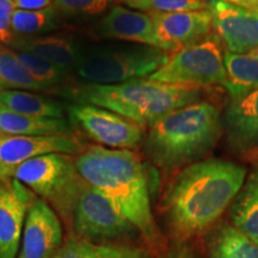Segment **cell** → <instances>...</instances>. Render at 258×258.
I'll return each instance as SVG.
<instances>
[{
    "label": "cell",
    "mask_w": 258,
    "mask_h": 258,
    "mask_svg": "<svg viewBox=\"0 0 258 258\" xmlns=\"http://www.w3.org/2000/svg\"><path fill=\"white\" fill-rule=\"evenodd\" d=\"M245 178V167L227 160L207 159L183 167L164 196L173 233L185 239L214 225L234 201Z\"/></svg>",
    "instance_id": "1"
},
{
    "label": "cell",
    "mask_w": 258,
    "mask_h": 258,
    "mask_svg": "<svg viewBox=\"0 0 258 258\" xmlns=\"http://www.w3.org/2000/svg\"><path fill=\"white\" fill-rule=\"evenodd\" d=\"M76 166L80 177L99 190L139 233L148 240L156 238L146 170L137 153L91 145L76 157Z\"/></svg>",
    "instance_id": "2"
},
{
    "label": "cell",
    "mask_w": 258,
    "mask_h": 258,
    "mask_svg": "<svg viewBox=\"0 0 258 258\" xmlns=\"http://www.w3.org/2000/svg\"><path fill=\"white\" fill-rule=\"evenodd\" d=\"M218 108L196 102L171 111L158 120L145 138L144 151L161 170L173 171L206 156L221 135Z\"/></svg>",
    "instance_id": "3"
},
{
    "label": "cell",
    "mask_w": 258,
    "mask_h": 258,
    "mask_svg": "<svg viewBox=\"0 0 258 258\" xmlns=\"http://www.w3.org/2000/svg\"><path fill=\"white\" fill-rule=\"evenodd\" d=\"M74 95L82 104L101 106L145 129L171 111L199 102L202 89L140 78L112 85L88 84Z\"/></svg>",
    "instance_id": "4"
},
{
    "label": "cell",
    "mask_w": 258,
    "mask_h": 258,
    "mask_svg": "<svg viewBox=\"0 0 258 258\" xmlns=\"http://www.w3.org/2000/svg\"><path fill=\"white\" fill-rule=\"evenodd\" d=\"M170 55L144 44L96 46L82 49L74 70L89 84L112 85L150 77L169 61Z\"/></svg>",
    "instance_id": "5"
},
{
    "label": "cell",
    "mask_w": 258,
    "mask_h": 258,
    "mask_svg": "<svg viewBox=\"0 0 258 258\" xmlns=\"http://www.w3.org/2000/svg\"><path fill=\"white\" fill-rule=\"evenodd\" d=\"M14 178L46 201L60 219L71 226L83 183L76 166V157L50 153L34 158L16 170Z\"/></svg>",
    "instance_id": "6"
},
{
    "label": "cell",
    "mask_w": 258,
    "mask_h": 258,
    "mask_svg": "<svg viewBox=\"0 0 258 258\" xmlns=\"http://www.w3.org/2000/svg\"><path fill=\"white\" fill-rule=\"evenodd\" d=\"M154 82L206 88L224 85L226 71L219 42L207 37L170 55L167 62L147 77Z\"/></svg>",
    "instance_id": "7"
},
{
    "label": "cell",
    "mask_w": 258,
    "mask_h": 258,
    "mask_svg": "<svg viewBox=\"0 0 258 258\" xmlns=\"http://www.w3.org/2000/svg\"><path fill=\"white\" fill-rule=\"evenodd\" d=\"M70 227L74 237L92 243H112L139 233L99 190L84 179Z\"/></svg>",
    "instance_id": "8"
},
{
    "label": "cell",
    "mask_w": 258,
    "mask_h": 258,
    "mask_svg": "<svg viewBox=\"0 0 258 258\" xmlns=\"http://www.w3.org/2000/svg\"><path fill=\"white\" fill-rule=\"evenodd\" d=\"M69 116L70 123L77 125L99 146L132 151L144 140L143 127L101 106L80 103L70 106Z\"/></svg>",
    "instance_id": "9"
},
{
    "label": "cell",
    "mask_w": 258,
    "mask_h": 258,
    "mask_svg": "<svg viewBox=\"0 0 258 258\" xmlns=\"http://www.w3.org/2000/svg\"><path fill=\"white\" fill-rule=\"evenodd\" d=\"M85 146L74 135L12 137L0 134V183L14 179L16 170L25 161L50 153L77 157Z\"/></svg>",
    "instance_id": "10"
},
{
    "label": "cell",
    "mask_w": 258,
    "mask_h": 258,
    "mask_svg": "<svg viewBox=\"0 0 258 258\" xmlns=\"http://www.w3.org/2000/svg\"><path fill=\"white\" fill-rule=\"evenodd\" d=\"M63 244L62 222L46 201L35 196L28 209L16 258H53Z\"/></svg>",
    "instance_id": "11"
},
{
    "label": "cell",
    "mask_w": 258,
    "mask_h": 258,
    "mask_svg": "<svg viewBox=\"0 0 258 258\" xmlns=\"http://www.w3.org/2000/svg\"><path fill=\"white\" fill-rule=\"evenodd\" d=\"M213 29L230 53L246 54L258 49V12L208 0Z\"/></svg>",
    "instance_id": "12"
},
{
    "label": "cell",
    "mask_w": 258,
    "mask_h": 258,
    "mask_svg": "<svg viewBox=\"0 0 258 258\" xmlns=\"http://www.w3.org/2000/svg\"><path fill=\"white\" fill-rule=\"evenodd\" d=\"M35 194L17 179L0 183V258H16Z\"/></svg>",
    "instance_id": "13"
},
{
    "label": "cell",
    "mask_w": 258,
    "mask_h": 258,
    "mask_svg": "<svg viewBox=\"0 0 258 258\" xmlns=\"http://www.w3.org/2000/svg\"><path fill=\"white\" fill-rule=\"evenodd\" d=\"M148 15L153 19L156 34L163 50L171 54L206 40L213 29L212 15L208 9Z\"/></svg>",
    "instance_id": "14"
},
{
    "label": "cell",
    "mask_w": 258,
    "mask_h": 258,
    "mask_svg": "<svg viewBox=\"0 0 258 258\" xmlns=\"http://www.w3.org/2000/svg\"><path fill=\"white\" fill-rule=\"evenodd\" d=\"M98 30L105 38L133 42L163 50L153 19L147 12L114 6L101 21Z\"/></svg>",
    "instance_id": "15"
},
{
    "label": "cell",
    "mask_w": 258,
    "mask_h": 258,
    "mask_svg": "<svg viewBox=\"0 0 258 258\" xmlns=\"http://www.w3.org/2000/svg\"><path fill=\"white\" fill-rule=\"evenodd\" d=\"M228 141L240 151L258 150V88L231 101L225 116Z\"/></svg>",
    "instance_id": "16"
},
{
    "label": "cell",
    "mask_w": 258,
    "mask_h": 258,
    "mask_svg": "<svg viewBox=\"0 0 258 258\" xmlns=\"http://www.w3.org/2000/svg\"><path fill=\"white\" fill-rule=\"evenodd\" d=\"M10 48L42 57L66 73L76 69L82 53L76 42L61 36L16 37Z\"/></svg>",
    "instance_id": "17"
},
{
    "label": "cell",
    "mask_w": 258,
    "mask_h": 258,
    "mask_svg": "<svg viewBox=\"0 0 258 258\" xmlns=\"http://www.w3.org/2000/svg\"><path fill=\"white\" fill-rule=\"evenodd\" d=\"M0 134L12 137L73 135L72 125L66 118L31 117L10 110L0 104Z\"/></svg>",
    "instance_id": "18"
},
{
    "label": "cell",
    "mask_w": 258,
    "mask_h": 258,
    "mask_svg": "<svg viewBox=\"0 0 258 258\" xmlns=\"http://www.w3.org/2000/svg\"><path fill=\"white\" fill-rule=\"evenodd\" d=\"M226 79L224 86L231 101L239 99L258 88V55L227 53L224 55Z\"/></svg>",
    "instance_id": "19"
},
{
    "label": "cell",
    "mask_w": 258,
    "mask_h": 258,
    "mask_svg": "<svg viewBox=\"0 0 258 258\" xmlns=\"http://www.w3.org/2000/svg\"><path fill=\"white\" fill-rule=\"evenodd\" d=\"M232 226L258 244V170L245 178L231 206Z\"/></svg>",
    "instance_id": "20"
},
{
    "label": "cell",
    "mask_w": 258,
    "mask_h": 258,
    "mask_svg": "<svg viewBox=\"0 0 258 258\" xmlns=\"http://www.w3.org/2000/svg\"><path fill=\"white\" fill-rule=\"evenodd\" d=\"M53 258H151L140 247L115 243H92L77 237L67 239Z\"/></svg>",
    "instance_id": "21"
},
{
    "label": "cell",
    "mask_w": 258,
    "mask_h": 258,
    "mask_svg": "<svg viewBox=\"0 0 258 258\" xmlns=\"http://www.w3.org/2000/svg\"><path fill=\"white\" fill-rule=\"evenodd\" d=\"M0 104L10 110L31 117L64 118L63 108L53 99L25 90H2Z\"/></svg>",
    "instance_id": "22"
},
{
    "label": "cell",
    "mask_w": 258,
    "mask_h": 258,
    "mask_svg": "<svg viewBox=\"0 0 258 258\" xmlns=\"http://www.w3.org/2000/svg\"><path fill=\"white\" fill-rule=\"evenodd\" d=\"M208 258H258V244L232 225L224 224L209 240Z\"/></svg>",
    "instance_id": "23"
},
{
    "label": "cell",
    "mask_w": 258,
    "mask_h": 258,
    "mask_svg": "<svg viewBox=\"0 0 258 258\" xmlns=\"http://www.w3.org/2000/svg\"><path fill=\"white\" fill-rule=\"evenodd\" d=\"M59 12L53 5L42 10L25 11L16 9L12 16L11 30L15 37H32L57 28Z\"/></svg>",
    "instance_id": "24"
},
{
    "label": "cell",
    "mask_w": 258,
    "mask_h": 258,
    "mask_svg": "<svg viewBox=\"0 0 258 258\" xmlns=\"http://www.w3.org/2000/svg\"><path fill=\"white\" fill-rule=\"evenodd\" d=\"M0 89L25 91L46 90L29 74L18 60L16 51L5 46H0Z\"/></svg>",
    "instance_id": "25"
},
{
    "label": "cell",
    "mask_w": 258,
    "mask_h": 258,
    "mask_svg": "<svg viewBox=\"0 0 258 258\" xmlns=\"http://www.w3.org/2000/svg\"><path fill=\"white\" fill-rule=\"evenodd\" d=\"M16 51L18 60L27 69L29 74L38 84H41L44 89H49L50 86L56 85L66 78V72L48 62L47 60L38 57L34 54L24 53V51Z\"/></svg>",
    "instance_id": "26"
},
{
    "label": "cell",
    "mask_w": 258,
    "mask_h": 258,
    "mask_svg": "<svg viewBox=\"0 0 258 258\" xmlns=\"http://www.w3.org/2000/svg\"><path fill=\"white\" fill-rule=\"evenodd\" d=\"M111 0H51V5L61 15L88 17L102 14Z\"/></svg>",
    "instance_id": "27"
},
{
    "label": "cell",
    "mask_w": 258,
    "mask_h": 258,
    "mask_svg": "<svg viewBox=\"0 0 258 258\" xmlns=\"http://www.w3.org/2000/svg\"><path fill=\"white\" fill-rule=\"evenodd\" d=\"M207 9L208 0H152L147 14H176Z\"/></svg>",
    "instance_id": "28"
},
{
    "label": "cell",
    "mask_w": 258,
    "mask_h": 258,
    "mask_svg": "<svg viewBox=\"0 0 258 258\" xmlns=\"http://www.w3.org/2000/svg\"><path fill=\"white\" fill-rule=\"evenodd\" d=\"M16 11L14 0H0V46L10 47L15 41L11 30L12 16Z\"/></svg>",
    "instance_id": "29"
},
{
    "label": "cell",
    "mask_w": 258,
    "mask_h": 258,
    "mask_svg": "<svg viewBox=\"0 0 258 258\" xmlns=\"http://www.w3.org/2000/svg\"><path fill=\"white\" fill-rule=\"evenodd\" d=\"M14 3L16 9L25 11L42 10L51 6V0H14Z\"/></svg>",
    "instance_id": "30"
},
{
    "label": "cell",
    "mask_w": 258,
    "mask_h": 258,
    "mask_svg": "<svg viewBox=\"0 0 258 258\" xmlns=\"http://www.w3.org/2000/svg\"><path fill=\"white\" fill-rule=\"evenodd\" d=\"M163 258H195V256L188 247L178 245V246L171 249Z\"/></svg>",
    "instance_id": "31"
},
{
    "label": "cell",
    "mask_w": 258,
    "mask_h": 258,
    "mask_svg": "<svg viewBox=\"0 0 258 258\" xmlns=\"http://www.w3.org/2000/svg\"><path fill=\"white\" fill-rule=\"evenodd\" d=\"M117 2L121 3V4H124L125 6H128V8L131 9L147 12V10L150 9V5L151 3H152V0H117Z\"/></svg>",
    "instance_id": "32"
},
{
    "label": "cell",
    "mask_w": 258,
    "mask_h": 258,
    "mask_svg": "<svg viewBox=\"0 0 258 258\" xmlns=\"http://www.w3.org/2000/svg\"><path fill=\"white\" fill-rule=\"evenodd\" d=\"M219 2H224L227 4L240 6V8L258 12V0H219Z\"/></svg>",
    "instance_id": "33"
},
{
    "label": "cell",
    "mask_w": 258,
    "mask_h": 258,
    "mask_svg": "<svg viewBox=\"0 0 258 258\" xmlns=\"http://www.w3.org/2000/svg\"><path fill=\"white\" fill-rule=\"evenodd\" d=\"M254 53H256V54H257V55H258V49H257V50H254Z\"/></svg>",
    "instance_id": "34"
}]
</instances>
